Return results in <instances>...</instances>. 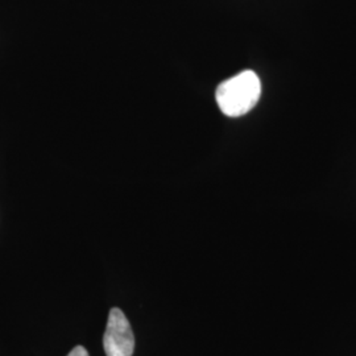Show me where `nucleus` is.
Returning a JSON list of instances; mask_svg holds the SVG:
<instances>
[{
	"label": "nucleus",
	"instance_id": "f257e3e1",
	"mask_svg": "<svg viewBox=\"0 0 356 356\" xmlns=\"http://www.w3.org/2000/svg\"><path fill=\"white\" fill-rule=\"evenodd\" d=\"M261 95V82L252 70L222 82L216 89V103L220 111L229 118H239L250 113Z\"/></svg>",
	"mask_w": 356,
	"mask_h": 356
},
{
	"label": "nucleus",
	"instance_id": "f03ea898",
	"mask_svg": "<svg viewBox=\"0 0 356 356\" xmlns=\"http://www.w3.org/2000/svg\"><path fill=\"white\" fill-rule=\"evenodd\" d=\"M106 356H132L135 351V337L126 314L114 307L110 310L106 332L103 335Z\"/></svg>",
	"mask_w": 356,
	"mask_h": 356
},
{
	"label": "nucleus",
	"instance_id": "7ed1b4c3",
	"mask_svg": "<svg viewBox=\"0 0 356 356\" xmlns=\"http://www.w3.org/2000/svg\"><path fill=\"white\" fill-rule=\"evenodd\" d=\"M67 356H90L88 350L83 347V346H76L74 347Z\"/></svg>",
	"mask_w": 356,
	"mask_h": 356
}]
</instances>
